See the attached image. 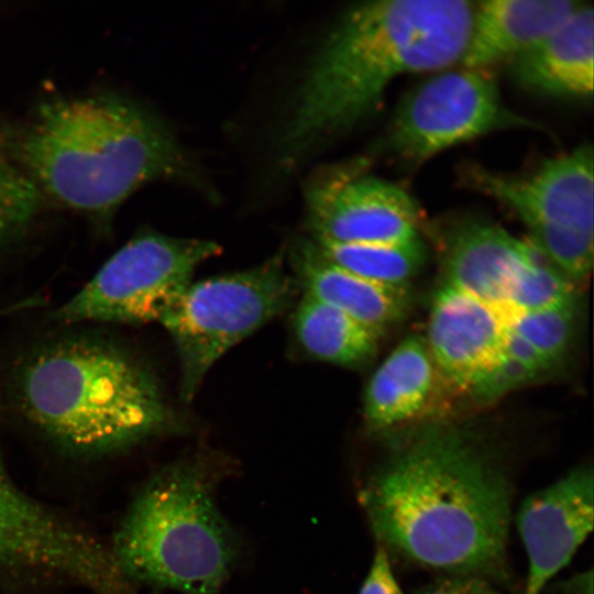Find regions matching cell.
<instances>
[{"instance_id":"obj_1","label":"cell","mask_w":594,"mask_h":594,"mask_svg":"<svg viewBox=\"0 0 594 594\" xmlns=\"http://www.w3.org/2000/svg\"><path fill=\"white\" fill-rule=\"evenodd\" d=\"M380 544L419 565L488 578L506 557L512 483L481 438L430 426L394 444L359 493Z\"/></svg>"},{"instance_id":"obj_2","label":"cell","mask_w":594,"mask_h":594,"mask_svg":"<svg viewBox=\"0 0 594 594\" xmlns=\"http://www.w3.org/2000/svg\"><path fill=\"white\" fill-rule=\"evenodd\" d=\"M473 9L466 0H380L348 10L296 94L279 139L284 163L373 114L399 76L460 63Z\"/></svg>"},{"instance_id":"obj_3","label":"cell","mask_w":594,"mask_h":594,"mask_svg":"<svg viewBox=\"0 0 594 594\" xmlns=\"http://www.w3.org/2000/svg\"><path fill=\"white\" fill-rule=\"evenodd\" d=\"M7 148L41 194L96 215L112 211L151 180L191 175L168 128L145 108L112 95L41 103Z\"/></svg>"},{"instance_id":"obj_4","label":"cell","mask_w":594,"mask_h":594,"mask_svg":"<svg viewBox=\"0 0 594 594\" xmlns=\"http://www.w3.org/2000/svg\"><path fill=\"white\" fill-rule=\"evenodd\" d=\"M25 416L67 449L107 453L162 431L168 413L152 374L109 342L69 339L24 365L19 383Z\"/></svg>"},{"instance_id":"obj_5","label":"cell","mask_w":594,"mask_h":594,"mask_svg":"<svg viewBox=\"0 0 594 594\" xmlns=\"http://www.w3.org/2000/svg\"><path fill=\"white\" fill-rule=\"evenodd\" d=\"M218 474L202 458L156 473L123 518L111 552L125 583L180 594H220L239 539L217 507Z\"/></svg>"},{"instance_id":"obj_6","label":"cell","mask_w":594,"mask_h":594,"mask_svg":"<svg viewBox=\"0 0 594 594\" xmlns=\"http://www.w3.org/2000/svg\"><path fill=\"white\" fill-rule=\"evenodd\" d=\"M295 283L280 255L234 274L189 284L160 319L180 362V396L190 402L215 362L279 315Z\"/></svg>"},{"instance_id":"obj_7","label":"cell","mask_w":594,"mask_h":594,"mask_svg":"<svg viewBox=\"0 0 594 594\" xmlns=\"http://www.w3.org/2000/svg\"><path fill=\"white\" fill-rule=\"evenodd\" d=\"M207 240L144 233L116 252L57 312L65 322L160 321L196 267L219 254Z\"/></svg>"},{"instance_id":"obj_8","label":"cell","mask_w":594,"mask_h":594,"mask_svg":"<svg viewBox=\"0 0 594 594\" xmlns=\"http://www.w3.org/2000/svg\"><path fill=\"white\" fill-rule=\"evenodd\" d=\"M536 127L505 105L487 70L461 67L439 72L403 98L382 148L419 164L492 132Z\"/></svg>"},{"instance_id":"obj_9","label":"cell","mask_w":594,"mask_h":594,"mask_svg":"<svg viewBox=\"0 0 594 594\" xmlns=\"http://www.w3.org/2000/svg\"><path fill=\"white\" fill-rule=\"evenodd\" d=\"M0 566L63 578L96 594H129L111 552L21 492L0 462Z\"/></svg>"},{"instance_id":"obj_10","label":"cell","mask_w":594,"mask_h":594,"mask_svg":"<svg viewBox=\"0 0 594 594\" xmlns=\"http://www.w3.org/2000/svg\"><path fill=\"white\" fill-rule=\"evenodd\" d=\"M315 241L400 243L419 238V211L399 186L361 172V165L327 167L305 189Z\"/></svg>"},{"instance_id":"obj_11","label":"cell","mask_w":594,"mask_h":594,"mask_svg":"<svg viewBox=\"0 0 594 594\" xmlns=\"http://www.w3.org/2000/svg\"><path fill=\"white\" fill-rule=\"evenodd\" d=\"M463 178L510 209L529 235L553 228L586 233L594 230V174L591 144L544 161L527 176H507L481 166L465 168Z\"/></svg>"},{"instance_id":"obj_12","label":"cell","mask_w":594,"mask_h":594,"mask_svg":"<svg viewBox=\"0 0 594 594\" xmlns=\"http://www.w3.org/2000/svg\"><path fill=\"white\" fill-rule=\"evenodd\" d=\"M507 330L501 310L444 283L433 297L425 341L450 389L477 398L505 360Z\"/></svg>"},{"instance_id":"obj_13","label":"cell","mask_w":594,"mask_h":594,"mask_svg":"<svg viewBox=\"0 0 594 594\" xmlns=\"http://www.w3.org/2000/svg\"><path fill=\"white\" fill-rule=\"evenodd\" d=\"M593 497V469L582 465L522 502L516 525L528 559L524 594H541L569 564L592 531Z\"/></svg>"},{"instance_id":"obj_14","label":"cell","mask_w":594,"mask_h":594,"mask_svg":"<svg viewBox=\"0 0 594 594\" xmlns=\"http://www.w3.org/2000/svg\"><path fill=\"white\" fill-rule=\"evenodd\" d=\"M441 387L450 389L425 338L408 336L378 366L366 386L363 414L367 429L388 431L427 417L439 407Z\"/></svg>"},{"instance_id":"obj_15","label":"cell","mask_w":594,"mask_h":594,"mask_svg":"<svg viewBox=\"0 0 594 594\" xmlns=\"http://www.w3.org/2000/svg\"><path fill=\"white\" fill-rule=\"evenodd\" d=\"M534 252L530 242L496 224L462 221L446 238L444 283L502 311L515 273Z\"/></svg>"},{"instance_id":"obj_16","label":"cell","mask_w":594,"mask_h":594,"mask_svg":"<svg viewBox=\"0 0 594 594\" xmlns=\"http://www.w3.org/2000/svg\"><path fill=\"white\" fill-rule=\"evenodd\" d=\"M515 82L534 94L590 98L594 80V10L581 3L554 31L508 62Z\"/></svg>"},{"instance_id":"obj_17","label":"cell","mask_w":594,"mask_h":594,"mask_svg":"<svg viewBox=\"0 0 594 594\" xmlns=\"http://www.w3.org/2000/svg\"><path fill=\"white\" fill-rule=\"evenodd\" d=\"M580 4L571 0L474 2L461 67L487 70L510 62L554 31Z\"/></svg>"},{"instance_id":"obj_18","label":"cell","mask_w":594,"mask_h":594,"mask_svg":"<svg viewBox=\"0 0 594 594\" xmlns=\"http://www.w3.org/2000/svg\"><path fill=\"white\" fill-rule=\"evenodd\" d=\"M294 265L305 294L345 314L380 337L407 312L409 287L371 282L327 260L314 242L296 245Z\"/></svg>"},{"instance_id":"obj_19","label":"cell","mask_w":594,"mask_h":594,"mask_svg":"<svg viewBox=\"0 0 594 594\" xmlns=\"http://www.w3.org/2000/svg\"><path fill=\"white\" fill-rule=\"evenodd\" d=\"M301 346L314 358L355 366L377 352L380 336L340 310L305 294L295 315Z\"/></svg>"},{"instance_id":"obj_20","label":"cell","mask_w":594,"mask_h":594,"mask_svg":"<svg viewBox=\"0 0 594 594\" xmlns=\"http://www.w3.org/2000/svg\"><path fill=\"white\" fill-rule=\"evenodd\" d=\"M327 260L371 282L408 287L421 268L426 250L420 238L400 243L341 244L312 241Z\"/></svg>"},{"instance_id":"obj_21","label":"cell","mask_w":594,"mask_h":594,"mask_svg":"<svg viewBox=\"0 0 594 594\" xmlns=\"http://www.w3.org/2000/svg\"><path fill=\"white\" fill-rule=\"evenodd\" d=\"M575 297L576 285L535 248L531 257L515 273L502 312L537 311Z\"/></svg>"},{"instance_id":"obj_22","label":"cell","mask_w":594,"mask_h":594,"mask_svg":"<svg viewBox=\"0 0 594 594\" xmlns=\"http://www.w3.org/2000/svg\"><path fill=\"white\" fill-rule=\"evenodd\" d=\"M576 297L530 312L504 315L508 327L522 337L551 367L566 353L576 322Z\"/></svg>"},{"instance_id":"obj_23","label":"cell","mask_w":594,"mask_h":594,"mask_svg":"<svg viewBox=\"0 0 594 594\" xmlns=\"http://www.w3.org/2000/svg\"><path fill=\"white\" fill-rule=\"evenodd\" d=\"M42 200L36 186L0 150V244L28 227Z\"/></svg>"},{"instance_id":"obj_24","label":"cell","mask_w":594,"mask_h":594,"mask_svg":"<svg viewBox=\"0 0 594 594\" xmlns=\"http://www.w3.org/2000/svg\"><path fill=\"white\" fill-rule=\"evenodd\" d=\"M415 594H502L486 578L450 574L426 585Z\"/></svg>"},{"instance_id":"obj_25","label":"cell","mask_w":594,"mask_h":594,"mask_svg":"<svg viewBox=\"0 0 594 594\" xmlns=\"http://www.w3.org/2000/svg\"><path fill=\"white\" fill-rule=\"evenodd\" d=\"M359 594H405L400 588L388 558V550L378 544L369 573Z\"/></svg>"},{"instance_id":"obj_26","label":"cell","mask_w":594,"mask_h":594,"mask_svg":"<svg viewBox=\"0 0 594 594\" xmlns=\"http://www.w3.org/2000/svg\"><path fill=\"white\" fill-rule=\"evenodd\" d=\"M506 354L522 366L534 378L550 369L534 346L509 327L506 338Z\"/></svg>"}]
</instances>
